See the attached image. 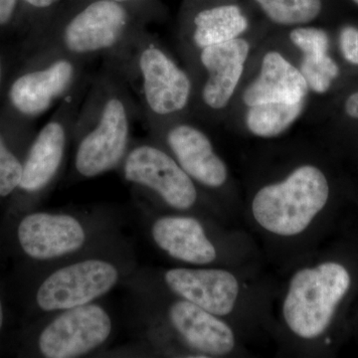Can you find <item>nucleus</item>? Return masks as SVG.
Segmentation results:
<instances>
[{"label": "nucleus", "instance_id": "10", "mask_svg": "<svg viewBox=\"0 0 358 358\" xmlns=\"http://www.w3.org/2000/svg\"><path fill=\"white\" fill-rule=\"evenodd\" d=\"M113 322L105 308L91 303L63 310L39 336V350L47 358L79 357L108 341Z\"/></svg>", "mask_w": 358, "mask_h": 358}, {"label": "nucleus", "instance_id": "8", "mask_svg": "<svg viewBox=\"0 0 358 358\" xmlns=\"http://www.w3.org/2000/svg\"><path fill=\"white\" fill-rule=\"evenodd\" d=\"M121 167L127 181L152 190L174 209L187 210L196 203L194 180L173 155L154 143L131 145Z\"/></svg>", "mask_w": 358, "mask_h": 358}, {"label": "nucleus", "instance_id": "12", "mask_svg": "<svg viewBox=\"0 0 358 358\" xmlns=\"http://www.w3.org/2000/svg\"><path fill=\"white\" fill-rule=\"evenodd\" d=\"M164 282L174 294L218 317L233 312L240 293L237 278L229 271L214 268H174Z\"/></svg>", "mask_w": 358, "mask_h": 358}, {"label": "nucleus", "instance_id": "15", "mask_svg": "<svg viewBox=\"0 0 358 358\" xmlns=\"http://www.w3.org/2000/svg\"><path fill=\"white\" fill-rule=\"evenodd\" d=\"M169 317L176 333L195 352L214 357L234 350V331L218 315L182 299L171 306Z\"/></svg>", "mask_w": 358, "mask_h": 358}, {"label": "nucleus", "instance_id": "6", "mask_svg": "<svg viewBox=\"0 0 358 358\" xmlns=\"http://www.w3.org/2000/svg\"><path fill=\"white\" fill-rule=\"evenodd\" d=\"M91 63L63 54H36L28 69L11 82L7 92L9 107L21 119H36L92 73Z\"/></svg>", "mask_w": 358, "mask_h": 358}, {"label": "nucleus", "instance_id": "11", "mask_svg": "<svg viewBox=\"0 0 358 358\" xmlns=\"http://www.w3.org/2000/svg\"><path fill=\"white\" fill-rule=\"evenodd\" d=\"M159 127L164 129V143L171 155L193 180L210 188L225 185L227 166L204 131L185 122L173 121Z\"/></svg>", "mask_w": 358, "mask_h": 358}, {"label": "nucleus", "instance_id": "3", "mask_svg": "<svg viewBox=\"0 0 358 358\" xmlns=\"http://www.w3.org/2000/svg\"><path fill=\"white\" fill-rule=\"evenodd\" d=\"M115 58L138 96L141 115L152 129L176 121L188 109L194 92L192 76L145 30Z\"/></svg>", "mask_w": 358, "mask_h": 358}, {"label": "nucleus", "instance_id": "18", "mask_svg": "<svg viewBox=\"0 0 358 358\" xmlns=\"http://www.w3.org/2000/svg\"><path fill=\"white\" fill-rule=\"evenodd\" d=\"M248 29V20L235 4L201 9L193 15L188 39L197 51L238 38Z\"/></svg>", "mask_w": 358, "mask_h": 358}, {"label": "nucleus", "instance_id": "1", "mask_svg": "<svg viewBox=\"0 0 358 358\" xmlns=\"http://www.w3.org/2000/svg\"><path fill=\"white\" fill-rule=\"evenodd\" d=\"M141 115L138 103L121 63L103 59L94 73L78 113L73 169L78 178H93L121 166L131 147V124Z\"/></svg>", "mask_w": 358, "mask_h": 358}, {"label": "nucleus", "instance_id": "25", "mask_svg": "<svg viewBox=\"0 0 358 358\" xmlns=\"http://www.w3.org/2000/svg\"><path fill=\"white\" fill-rule=\"evenodd\" d=\"M21 1H22L25 6L29 7V8L37 11V13H47L49 22L50 18H49L48 13H50V11H53L54 15H55V14L57 13L56 8H57L59 4H60L63 0H21ZM48 22H47V24H48Z\"/></svg>", "mask_w": 358, "mask_h": 358}, {"label": "nucleus", "instance_id": "26", "mask_svg": "<svg viewBox=\"0 0 358 358\" xmlns=\"http://www.w3.org/2000/svg\"><path fill=\"white\" fill-rule=\"evenodd\" d=\"M20 0H0V27L10 24Z\"/></svg>", "mask_w": 358, "mask_h": 358}, {"label": "nucleus", "instance_id": "20", "mask_svg": "<svg viewBox=\"0 0 358 358\" xmlns=\"http://www.w3.org/2000/svg\"><path fill=\"white\" fill-rule=\"evenodd\" d=\"M268 20L279 25H303L322 11V0H255Z\"/></svg>", "mask_w": 358, "mask_h": 358}, {"label": "nucleus", "instance_id": "22", "mask_svg": "<svg viewBox=\"0 0 358 358\" xmlns=\"http://www.w3.org/2000/svg\"><path fill=\"white\" fill-rule=\"evenodd\" d=\"M23 164L0 134V196H7L20 187Z\"/></svg>", "mask_w": 358, "mask_h": 358}, {"label": "nucleus", "instance_id": "5", "mask_svg": "<svg viewBox=\"0 0 358 358\" xmlns=\"http://www.w3.org/2000/svg\"><path fill=\"white\" fill-rule=\"evenodd\" d=\"M350 286V272L339 263L324 262L299 270L282 301V317L289 331L303 339L320 338L331 326Z\"/></svg>", "mask_w": 358, "mask_h": 358}, {"label": "nucleus", "instance_id": "29", "mask_svg": "<svg viewBox=\"0 0 358 358\" xmlns=\"http://www.w3.org/2000/svg\"><path fill=\"white\" fill-rule=\"evenodd\" d=\"M4 73H6V66L3 64L2 58L0 57V89H1L2 83H3Z\"/></svg>", "mask_w": 358, "mask_h": 358}, {"label": "nucleus", "instance_id": "7", "mask_svg": "<svg viewBox=\"0 0 358 358\" xmlns=\"http://www.w3.org/2000/svg\"><path fill=\"white\" fill-rule=\"evenodd\" d=\"M93 75L94 73H90L59 103L51 119L33 141L23 162L21 189L27 192H40L50 185L60 173L68 143L73 138L78 113Z\"/></svg>", "mask_w": 358, "mask_h": 358}, {"label": "nucleus", "instance_id": "9", "mask_svg": "<svg viewBox=\"0 0 358 358\" xmlns=\"http://www.w3.org/2000/svg\"><path fill=\"white\" fill-rule=\"evenodd\" d=\"M120 279L114 264L87 259L52 273L37 291L36 301L44 312H58L93 303L109 293Z\"/></svg>", "mask_w": 358, "mask_h": 358}, {"label": "nucleus", "instance_id": "23", "mask_svg": "<svg viewBox=\"0 0 358 358\" xmlns=\"http://www.w3.org/2000/svg\"><path fill=\"white\" fill-rule=\"evenodd\" d=\"M289 39L303 55L327 53L329 51V35L324 30L315 27L294 28L289 34Z\"/></svg>", "mask_w": 358, "mask_h": 358}, {"label": "nucleus", "instance_id": "21", "mask_svg": "<svg viewBox=\"0 0 358 358\" xmlns=\"http://www.w3.org/2000/svg\"><path fill=\"white\" fill-rule=\"evenodd\" d=\"M300 71L308 89L317 94L329 91L339 75L338 65L327 52L303 55Z\"/></svg>", "mask_w": 358, "mask_h": 358}, {"label": "nucleus", "instance_id": "14", "mask_svg": "<svg viewBox=\"0 0 358 358\" xmlns=\"http://www.w3.org/2000/svg\"><path fill=\"white\" fill-rule=\"evenodd\" d=\"M250 45L245 39L235 38L199 52V64L207 73L200 99L210 110H222L234 95L248 59Z\"/></svg>", "mask_w": 358, "mask_h": 358}, {"label": "nucleus", "instance_id": "27", "mask_svg": "<svg viewBox=\"0 0 358 358\" xmlns=\"http://www.w3.org/2000/svg\"><path fill=\"white\" fill-rule=\"evenodd\" d=\"M345 110L348 117L358 120V92L348 96L345 102Z\"/></svg>", "mask_w": 358, "mask_h": 358}, {"label": "nucleus", "instance_id": "31", "mask_svg": "<svg viewBox=\"0 0 358 358\" xmlns=\"http://www.w3.org/2000/svg\"><path fill=\"white\" fill-rule=\"evenodd\" d=\"M353 2H355V4H357L358 6V0H352Z\"/></svg>", "mask_w": 358, "mask_h": 358}, {"label": "nucleus", "instance_id": "16", "mask_svg": "<svg viewBox=\"0 0 358 358\" xmlns=\"http://www.w3.org/2000/svg\"><path fill=\"white\" fill-rule=\"evenodd\" d=\"M152 236L167 255L183 263L205 266L217 258V250L196 218L173 215L157 219Z\"/></svg>", "mask_w": 358, "mask_h": 358}, {"label": "nucleus", "instance_id": "17", "mask_svg": "<svg viewBox=\"0 0 358 358\" xmlns=\"http://www.w3.org/2000/svg\"><path fill=\"white\" fill-rule=\"evenodd\" d=\"M308 87L300 69L281 53L264 56L260 74L247 87L243 101L248 107L267 103H296L305 101Z\"/></svg>", "mask_w": 358, "mask_h": 358}, {"label": "nucleus", "instance_id": "30", "mask_svg": "<svg viewBox=\"0 0 358 358\" xmlns=\"http://www.w3.org/2000/svg\"><path fill=\"white\" fill-rule=\"evenodd\" d=\"M2 324H3V310H2L1 301H0V329H1Z\"/></svg>", "mask_w": 358, "mask_h": 358}, {"label": "nucleus", "instance_id": "28", "mask_svg": "<svg viewBox=\"0 0 358 358\" xmlns=\"http://www.w3.org/2000/svg\"><path fill=\"white\" fill-rule=\"evenodd\" d=\"M113 1L122 4V6L127 7V8L129 9V10H131L133 13L138 14V13H136V4L140 3V2L143 1V0H113Z\"/></svg>", "mask_w": 358, "mask_h": 358}, {"label": "nucleus", "instance_id": "13", "mask_svg": "<svg viewBox=\"0 0 358 358\" xmlns=\"http://www.w3.org/2000/svg\"><path fill=\"white\" fill-rule=\"evenodd\" d=\"M87 234L77 218L68 214L36 212L18 227L21 248L36 260H51L75 253L86 243Z\"/></svg>", "mask_w": 358, "mask_h": 358}, {"label": "nucleus", "instance_id": "2", "mask_svg": "<svg viewBox=\"0 0 358 358\" xmlns=\"http://www.w3.org/2000/svg\"><path fill=\"white\" fill-rule=\"evenodd\" d=\"M145 31L138 14L113 0H86L54 15L36 36V54L91 61L117 57Z\"/></svg>", "mask_w": 358, "mask_h": 358}, {"label": "nucleus", "instance_id": "19", "mask_svg": "<svg viewBox=\"0 0 358 358\" xmlns=\"http://www.w3.org/2000/svg\"><path fill=\"white\" fill-rule=\"evenodd\" d=\"M305 101L296 103H267L249 107L246 126L259 138H275L286 131L300 117Z\"/></svg>", "mask_w": 358, "mask_h": 358}, {"label": "nucleus", "instance_id": "4", "mask_svg": "<svg viewBox=\"0 0 358 358\" xmlns=\"http://www.w3.org/2000/svg\"><path fill=\"white\" fill-rule=\"evenodd\" d=\"M329 197L327 176L305 164L279 182L264 186L252 200L257 224L272 234L293 237L305 232L326 207Z\"/></svg>", "mask_w": 358, "mask_h": 358}, {"label": "nucleus", "instance_id": "24", "mask_svg": "<svg viewBox=\"0 0 358 358\" xmlns=\"http://www.w3.org/2000/svg\"><path fill=\"white\" fill-rule=\"evenodd\" d=\"M339 47L348 62L358 65V29L346 26L339 34Z\"/></svg>", "mask_w": 358, "mask_h": 358}]
</instances>
